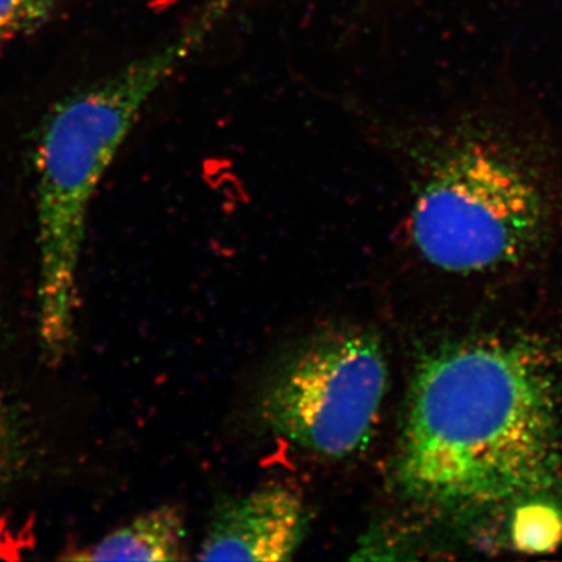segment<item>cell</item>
<instances>
[{"label":"cell","instance_id":"obj_7","mask_svg":"<svg viewBox=\"0 0 562 562\" xmlns=\"http://www.w3.org/2000/svg\"><path fill=\"white\" fill-rule=\"evenodd\" d=\"M58 0H0V44L35 31Z\"/></svg>","mask_w":562,"mask_h":562},{"label":"cell","instance_id":"obj_8","mask_svg":"<svg viewBox=\"0 0 562 562\" xmlns=\"http://www.w3.org/2000/svg\"><path fill=\"white\" fill-rule=\"evenodd\" d=\"M561 531L562 522L557 513L541 506H531L517 517L514 538L522 549L538 552L552 549L560 541Z\"/></svg>","mask_w":562,"mask_h":562},{"label":"cell","instance_id":"obj_9","mask_svg":"<svg viewBox=\"0 0 562 562\" xmlns=\"http://www.w3.org/2000/svg\"><path fill=\"white\" fill-rule=\"evenodd\" d=\"M25 462V441L16 416L0 398V492L9 487Z\"/></svg>","mask_w":562,"mask_h":562},{"label":"cell","instance_id":"obj_1","mask_svg":"<svg viewBox=\"0 0 562 562\" xmlns=\"http://www.w3.org/2000/svg\"><path fill=\"white\" fill-rule=\"evenodd\" d=\"M561 471V394L541 350L464 341L422 358L395 457L408 497L480 508L547 490Z\"/></svg>","mask_w":562,"mask_h":562},{"label":"cell","instance_id":"obj_6","mask_svg":"<svg viewBox=\"0 0 562 562\" xmlns=\"http://www.w3.org/2000/svg\"><path fill=\"white\" fill-rule=\"evenodd\" d=\"M183 517L173 506L139 514L102 541L61 554L65 561H181L184 554Z\"/></svg>","mask_w":562,"mask_h":562},{"label":"cell","instance_id":"obj_2","mask_svg":"<svg viewBox=\"0 0 562 562\" xmlns=\"http://www.w3.org/2000/svg\"><path fill=\"white\" fill-rule=\"evenodd\" d=\"M238 0H206L194 20L158 49L58 103L41 131L38 333L50 364L76 331L77 273L92 199L140 113L173 72L220 27Z\"/></svg>","mask_w":562,"mask_h":562},{"label":"cell","instance_id":"obj_3","mask_svg":"<svg viewBox=\"0 0 562 562\" xmlns=\"http://www.w3.org/2000/svg\"><path fill=\"white\" fill-rule=\"evenodd\" d=\"M543 214L535 177L494 144L458 138L419 158L412 236L436 268L465 273L517 261L538 239Z\"/></svg>","mask_w":562,"mask_h":562},{"label":"cell","instance_id":"obj_5","mask_svg":"<svg viewBox=\"0 0 562 562\" xmlns=\"http://www.w3.org/2000/svg\"><path fill=\"white\" fill-rule=\"evenodd\" d=\"M305 503L284 486H268L222 503L198 554L201 561L280 562L308 532Z\"/></svg>","mask_w":562,"mask_h":562},{"label":"cell","instance_id":"obj_4","mask_svg":"<svg viewBox=\"0 0 562 562\" xmlns=\"http://www.w3.org/2000/svg\"><path fill=\"white\" fill-rule=\"evenodd\" d=\"M387 380L383 346L372 331L327 333L277 369L262 391L260 416L273 435L342 460L371 441Z\"/></svg>","mask_w":562,"mask_h":562}]
</instances>
